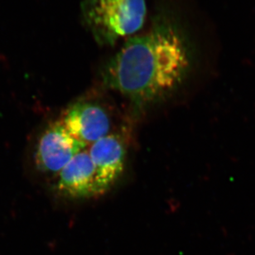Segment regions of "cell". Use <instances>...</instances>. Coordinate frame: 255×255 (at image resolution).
<instances>
[{"label": "cell", "instance_id": "6da1fadb", "mask_svg": "<svg viewBox=\"0 0 255 255\" xmlns=\"http://www.w3.org/2000/svg\"><path fill=\"white\" fill-rule=\"evenodd\" d=\"M191 66L187 37L173 21L161 17L126 40L104 66L102 78L107 87L143 108L179 88Z\"/></svg>", "mask_w": 255, "mask_h": 255}, {"label": "cell", "instance_id": "7a4b0ae2", "mask_svg": "<svg viewBox=\"0 0 255 255\" xmlns=\"http://www.w3.org/2000/svg\"><path fill=\"white\" fill-rule=\"evenodd\" d=\"M146 0H83L81 16L101 47H112L142 30L147 17Z\"/></svg>", "mask_w": 255, "mask_h": 255}, {"label": "cell", "instance_id": "3957f363", "mask_svg": "<svg viewBox=\"0 0 255 255\" xmlns=\"http://www.w3.org/2000/svg\"><path fill=\"white\" fill-rule=\"evenodd\" d=\"M60 121L79 142L88 147L111 132V115L97 101L79 100L66 108Z\"/></svg>", "mask_w": 255, "mask_h": 255}, {"label": "cell", "instance_id": "277c9868", "mask_svg": "<svg viewBox=\"0 0 255 255\" xmlns=\"http://www.w3.org/2000/svg\"><path fill=\"white\" fill-rule=\"evenodd\" d=\"M86 146L75 138L59 121L51 124L37 143L35 160L40 171L58 174Z\"/></svg>", "mask_w": 255, "mask_h": 255}, {"label": "cell", "instance_id": "5b68a950", "mask_svg": "<svg viewBox=\"0 0 255 255\" xmlns=\"http://www.w3.org/2000/svg\"><path fill=\"white\" fill-rule=\"evenodd\" d=\"M101 194L106 193L123 175L127 149L121 135L111 132L89 146Z\"/></svg>", "mask_w": 255, "mask_h": 255}, {"label": "cell", "instance_id": "8992f818", "mask_svg": "<svg viewBox=\"0 0 255 255\" xmlns=\"http://www.w3.org/2000/svg\"><path fill=\"white\" fill-rule=\"evenodd\" d=\"M56 191L62 197L72 200L102 196L87 148L76 155L58 173Z\"/></svg>", "mask_w": 255, "mask_h": 255}]
</instances>
